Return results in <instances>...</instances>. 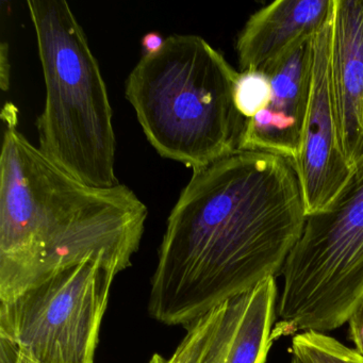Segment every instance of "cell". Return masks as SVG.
Here are the masks:
<instances>
[{
	"label": "cell",
	"mask_w": 363,
	"mask_h": 363,
	"mask_svg": "<svg viewBox=\"0 0 363 363\" xmlns=\"http://www.w3.org/2000/svg\"><path fill=\"white\" fill-rule=\"evenodd\" d=\"M350 337L354 344V350L363 356V301L348 320Z\"/></svg>",
	"instance_id": "obj_15"
},
{
	"label": "cell",
	"mask_w": 363,
	"mask_h": 363,
	"mask_svg": "<svg viewBox=\"0 0 363 363\" xmlns=\"http://www.w3.org/2000/svg\"><path fill=\"white\" fill-rule=\"evenodd\" d=\"M291 354L301 363H363V356L335 337L316 331L297 333Z\"/></svg>",
	"instance_id": "obj_12"
},
{
	"label": "cell",
	"mask_w": 363,
	"mask_h": 363,
	"mask_svg": "<svg viewBox=\"0 0 363 363\" xmlns=\"http://www.w3.org/2000/svg\"><path fill=\"white\" fill-rule=\"evenodd\" d=\"M0 86L4 91H7L10 86V65L8 45L1 44L0 48Z\"/></svg>",
	"instance_id": "obj_18"
},
{
	"label": "cell",
	"mask_w": 363,
	"mask_h": 363,
	"mask_svg": "<svg viewBox=\"0 0 363 363\" xmlns=\"http://www.w3.org/2000/svg\"><path fill=\"white\" fill-rule=\"evenodd\" d=\"M165 39L158 33H148L142 38V48H143L144 55L146 56H152L158 54L163 46H164Z\"/></svg>",
	"instance_id": "obj_17"
},
{
	"label": "cell",
	"mask_w": 363,
	"mask_h": 363,
	"mask_svg": "<svg viewBox=\"0 0 363 363\" xmlns=\"http://www.w3.org/2000/svg\"><path fill=\"white\" fill-rule=\"evenodd\" d=\"M307 214L292 161L238 150L194 169L167 218L148 313L186 325L280 275Z\"/></svg>",
	"instance_id": "obj_1"
},
{
	"label": "cell",
	"mask_w": 363,
	"mask_h": 363,
	"mask_svg": "<svg viewBox=\"0 0 363 363\" xmlns=\"http://www.w3.org/2000/svg\"><path fill=\"white\" fill-rule=\"evenodd\" d=\"M272 82L269 74L261 71L239 72L233 97L235 107L245 120L254 118L269 105Z\"/></svg>",
	"instance_id": "obj_14"
},
{
	"label": "cell",
	"mask_w": 363,
	"mask_h": 363,
	"mask_svg": "<svg viewBox=\"0 0 363 363\" xmlns=\"http://www.w3.org/2000/svg\"><path fill=\"white\" fill-rule=\"evenodd\" d=\"M238 75L203 38L173 35L143 55L125 94L156 152L194 171L238 152L246 121L233 97Z\"/></svg>",
	"instance_id": "obj_3"
},
{
	"label": "cell",
	"mask_w": 363,
	"mask_h": 363,
	"mask_svg": "<svg viewBox=\"0 0 363 363\" xmlns=\"http://www.w3.org/2000/svg\"><path fill=\"white\" fill-rule=\"evenodd\" d=\"M273 339L343 326L363 301V161L286 259Z\"/></svg>",
	"instance_id": "obj_5"
},
{
	"label": "cell",
	"mask_w": 363,
	"mask_h": 363,
	"mask_svg": "<svg viewBox=\"0 0 363 363\" xmlns=\"http://www.w3.org/2000/svg\"><path fill=\"white\" fill-rule=\"evenodd\" d=\"M27 6L46 89L38 147L90 186H116L111 104L86 33L65 0H29Z\"/></svg>",
	"instance_id": "obj_4"
},
{
	"label": "cell",
	"mask_w": 363,
	"mask_h": 363,
	"mask_svg": "<svg viewBox=\"0 0 363 363\" xmlns=\"http://www.w3.org/2000/svg\"><path fill=\"white\" fill-rule=\"evenodd\" d=\"M277 296V284L271 277L224 301L203 363H267Z\"/></svg>",
	"instance_id": "obj_11"
},
{
	"label": "cell",
	"mask_w": 363,
	"mask_h": 363,
	"mask_svg": "<svg viewBox=\"0 0 363 363\" xmlns=\"http://www.w3.org/2000/svg\"><path fill=\"white\" fill-rule=\"evenodd\" d=\"M333 11L313 39L311 95L301 150L294 164L307 216L326 210L342 192L352 171L340 147L330 86Z\"/></svg>",
	"instance_id": "obj_7"
},
{
	"label": "cell",
	"mask_w": 363,
	"mask_h": 363,
	"mask_svg": "<svg viewBox=\"0 0 363 363\" xmlns=\"http://www.w3.org/2000/svg\"><path fill=\"white\" fill-rule=\"evenodd\" d=\"M330 86L340 147L354 171L363 161V0H333Z\"/></svg>",
	"instance_id": "obj_9"
},
{
	"label": "cell",
	"mask_w": 363,
	"mask_h": 363,
	"mask_svg": "<svg viewBox=\"0 0 363 363\" xmlns=\"http://www.w3.org/2000/svg\"><path fill=\"white\" fill-rule=\"evenodd\" d=\"M0 363H35L24 352L8 342L0 341Z\"/></svg>",
	"instance_id": "obj_16"
},
{
	"label": "cell",
	"mask_w": 363,
	"mask_h": 363,
	"mask_svg": "<svg viewBox=\"0 0 363 363\" xmlns=\"http://www.w3.org/2000/svg\"><path fill=\"white\" fill-rule=\"evenodd\" d=\"M222 303L186 325V333L169 359L155 354L148 363H203L210 337L220 318Z\"/></svg>",
	"instance_id": "obj_13"
},
{
	"label": "cell",
	"mask_w": 363,
	"mask_h": 363,
	"mask_svg": "<svg viewBox=\"0 0 363 363\" xmlns=\"http://www.w3.org/2000/svg\"><path fill=\"white\" fill-rule=\"evenodd\" d=\"M331 11L333 0H277L255 12L235 44L241 72L271 73L318 33Z\"/></svg>",
	"instance_id": "obj_10"
},
{
	"label": "cell",
	"mask_w": 363,
	"mask_h": 363,
	"mask_svg": "<svg viewBox=\"0 0 363 363\" xmlns=\"http://www.w3.org/2000/svg\"><path fill=\"white\" fill-rule=\"evenodd\" d=\"M290 363H301V361L298 360V359L295 358L294 356H292V358H291Z\"/></svg>",
	"instance_id": "obj_19"
},
{
	"label": "cell",
	"mask_w": 363,
	"mask_h": 363,
	"mask_svg": "<svg viewBox=\"0 0 363 363\" xmlns=\"http://www.w3.org/2000/svg\"><path fill=\"white\" fill-rule=\"evenodd\" d=\"M1 118L0 301L92 255L131 267L145 230V203L125 184L90 186L52 162L20 133L12 104Z\"/></svg>",
	"instance_id": "obj_2"
},
{
	"label": "cell",
	"mask_w": 363,
	"mask_h": 363,
	"mask_svg": "<svg viewBox=\"0 0 363 363\" xmlns=\"http://www.w3.org/2000/svg\"><path fill=\"white\" fill-rule=\"evenodd\" d=\"M123 271L109 255H92L0 301V340L35 363H95L112 284Z\"/></svg>",
	"instance_id": "obj_6"
},
{
	"label": "cell",
	"mask_w": 363,
	"mask_h": 363,
	"mask_svg": "<svg viewBox=\"0 0 363 363\" xmlns=\"http://www.w3.org/2000/svg\"><path fill=\"white\" fill-rule=\"evenodd\" d=\"M313 39L295 48L269 74L271 101L245 121L238 150L269 152L293 163L298 158L311 95Z\"/></svg>",
	"instance_id": "obj_8"
}]
</instances>
